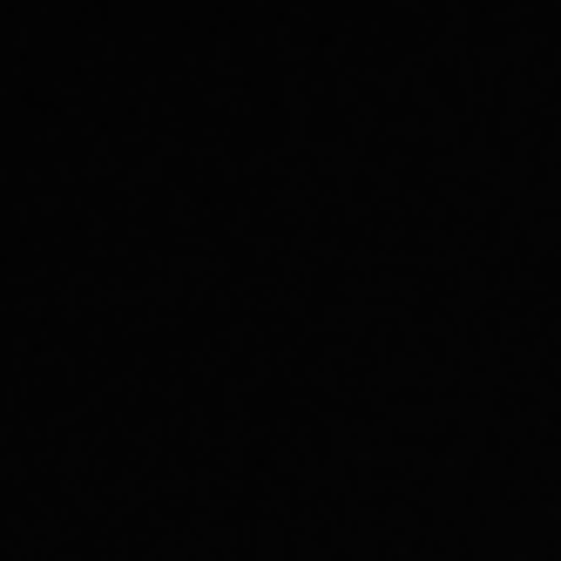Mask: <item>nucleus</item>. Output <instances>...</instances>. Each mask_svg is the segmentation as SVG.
Masks as SVG:
<instances>
[]
</instances>
